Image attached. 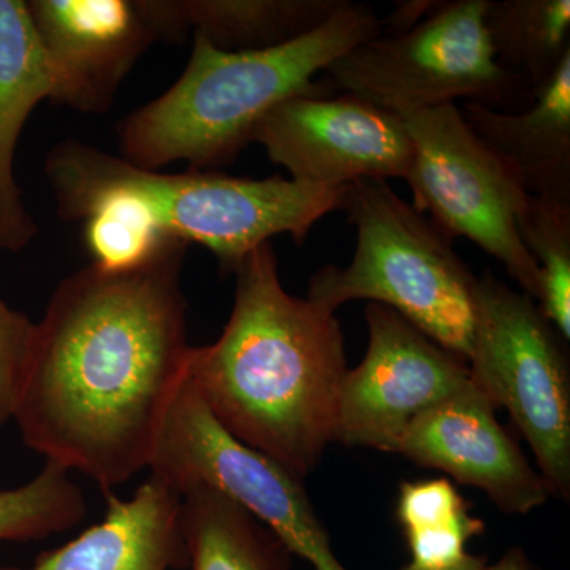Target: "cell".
<instances>
[{
  "mask_svg": "<svg viewBox=\"0 0 570 570\" xmlns=\"http://www.w3.org/2000/svg\"><path fill=\"white\" fill-rule=\"evenodd\" d=\"M487 558L485 557H474V554H468L463 561L459 562V564L453 566V568L441 569V570H485L487 569ZM401 570H428L420 569L417 566L409 564L407 568Z\"/></svg>",
  "mask_w": 570,
  "mask_h": 570,
  "instance_id": "25",
  "label": "cell"
},
{
  "mask_svg": "<svg viewBox=\"0 0 570 570\" xmlns=\"http://www.w3.org/2000/svg\"><path fill=\"white\" fill-rule=\"evenodd\" d=\"M52 78L51 102L99 115L159 33L146 0H31Z\"/></svg>",
  "mask_w": 570,
  "mask_h": 570,
  "instance_id": "12",
  "label": "cell"
},
{
  "mask_svg": "<svg viewBox=\"0 0 570 570\" xmlns=\"http://www.w3.org/2000/svg\"><path fill=\"white\" fill-rule=\"evenodd\" d=\"M45 174L62 219L73 223L81 208L107 195L132 198L165 235L212 250L224 273H235L273 236L305 242L322 217L343 208L347 190L202 170L160 174L77 140L51 149Z\"/></svg>",
  "mask_w": 570,
  "mask_h": 570,
  "instance_id": "4",
  "label": "cell"
},
{
  "mask_svg": "<svg viewBox=\"0 0 570 570\" xmlns=\"http://www.w3.org/2000/svg\"><path fill=\"white\" fill-rule=\"evenodd\" d=\"M346 0H156L165 40L198 33L220 51H262L316 31Z\"/></svg>",
  "mask_w": 570,
  "mask_h": 570,
  "instance_id": "17",
  "label": "cell"
},
{
  "mask_svg": "<svg viewBox=\"0 0 570 570\" xmlns=\"http://www.w3.org/2000/svg\"><path fill=\"white\" fill-rule=\"evenodd\" d=\"M50 66L22 0H0V250L18 253L37 225L14 178L18 141L33 108L52 96Z\"/></svg>",
  "mask_w": 570,
  "mask_h": 570,
  "instance_id": "16",
  "label": "cell"
},
{
  "mask_svg": "<svg viewBox=\"0 0 570 570\" xmlns=\"http://www.w3.org/2000/svg\"><path fill=\"white\" fill-rule=\"evenodd\" d=\"M187 243L138 268L86 266L62 281L37 324L14 409L22 442L104 493L149 468L186 377Z\"/></svg>",
  "mask_w": 570,
  "mask_h": 570,
  "instance_id": "1",
  "label": "cell"
},
{
  "mask_svg": "<svg viewBox=\"0 0 570 570\" xmlns=\"http://www.w3.org/2000/svg\"><path fill=\"white\" fill-rule=\"evenodd\" d=\"M485 570H540L538 566L534 564L527 557L521 549H510L502 554L501 560L494 562V564L487 566Z\"/></svg>",
  "mask_w": 570,
  "mask_h": 570,
  "instance_id": "24",
  "label": "cell"
},
{
  "mask_svg": "<svg viewBox=\"0 0 570 570\" xmlns=\"http://www.w3.org/2000/svg\"><path fill=\"white\" fill-rule=\"evenodd\" d=\"M181 497L149 475L134 497L107 493L100 523L55 550L41 551L29 568L0 570H175L187 568L179 530Z\"/></svg>",
  "mask_w": 570,
  "mask_h": 570,
  "instance_id": "14",
  "label": "cell"
},
{
  "mask_svg": "<svg viewBox=\"0 0 570 570\" xmlns=\"http://www.w3.org/2000/svg\"><path fill=\"white\" fill-rule=\"evenodd\" d=\"M179 530L189 570H291L279 538L242 505L205 485L181 494Z\"/></svg>",
  "mask_w": 570,
  "mask_h": 570,
  "instance_id": "18",
  "label": "cell"
},
{
  "mask_svg": "<svg viewBox=\"0 0 570 570\" xmlns=\"http://www.w3.org/2000/svg\"><path fill=\"white\" fill-rule=\"evenodd\" d=\"M472 384L505 407L551 493L570 498V371L564 340L534 299L490 269L475 285Z\"/></svg>",
  "mask_w": 570,
  "mask_h": 570,
  "instance_id": "7",
  "label": "cell"
},
{
  "mask_svg": "<svg viewBox=\"0 0 570 570\" xmlns=\"http://www.w3.org/2000/svg\"><path fill=\"white\" fill-rule=\"evenodd\" d=\"M148 469L179 497L193 485L219 491L314 569L346 570L302 480L227 433L187 379L165 414Z\"/></svg>",
  "mask_w": 570,
  "mask_h": 570,
  "instance_id": "9",
  "label": "cell"
},
{
  "mask_svg": "<svg viewBox=\"0 0 570 570\" xmlns=\"http://www.w3.org/2000/svg\"><path fill=\"white\" fill-rule=\"evenodd\" d=\"M234 275L230 318L216 343L190 347L186 379L227 433L303 480L335 442L343 330L285 292L269 242Z\"/></svg>",
  "mask_w": 570,
  "mask_h": 570,
  "instance_id": "2",
  "label": "cell"
},
{
  "mask_svg": "<svg viewBox=\"0 0 570 570\" xmlns=\"http://www.w3.org/2000/svg\"><path fill=\"white\" fill-rule=\"evenodd\" d=\"M460 111L528 194L570 202V56L524 110L463 102Z\"/></svg>",
  "mask_w": 570,
  "mask_h": 570,
  "instance_id": "15",
  "label": "cell"
},
{
  "mask_svg": "<svg viewBox=\"0 0 570 570\" xmlns=\"http://www.w3.org/2000/svg\"><path fill=\"white\" fill-rule=\"evenodd\" d=\"M494 61L532 97L570 56V0H489Z\"/></svg>",
  "mask_w": 570,
  "mask_h": 570,
  "instance_id": "19",
  "label": "cell"
},
{
  "mask_svg": "<svg viewBox=\"0 0 570 570\" xmlns=\"http://www.w3.org/2000/svg\"><path fill=\"white\" fill-rule=\"evenodd\" d=\"M497 407L474 384L415 419L395 453L456 482L478 487L508 515H527L551 489L494 417Z\"/></svg>",
  "mask_w": 570,
  "mask_h": 570,
  "instance_id": "13",
  "label": "cell"
},
{
  "mask_svg": "<svg viewBox=\"0 0 570 570\" xmlns=\"http://www.w3.org/2000/svg\"><path fill=\"white\" fill-rule=\"evenodd\" d=\"M365 358L346 371L340 390L335 441L395 453L420 415L471 385L466 360L453 354L396 311L366 306Z\"/></svg>",
  "mask_w": 570,
  "mask_h": 570,
  "instance_id": "10",
  "label": "cell"
},
{
  "mask_svg": "<svg viewBox=\"0 0 570 570\" xmlns=\"http://www.w3.org/2000/svg\"><path fill=\"white\" fill-rule=\"evenodd\" d=\"M412 141L404 181L414 208L450 239L468 238L504 265L538 302L539 268L521 245L517 217L528 194L464 121L456 104L400 115Z\"/></svg>",
  "mask_w": 570,
  "mask_h": 570,
  "instance_id": "8",
  "label": "cell"
},
{
  "mask_svg": "<svg viewBox=\"0 0 570 570\" xmlns=\"http://www.w3.org/2000/svg\"><path fill=\"white\" fill-rule=\"evenodd\" d=\"M381 32L373 7L346 0L316 31L269 50L220 51L194 33L179 80L119 124L124 159L146 170L179 160L194 170L230 164L273 108L316 94L330 63Z\"/></svg>",
  "mask_w": 570,
  "mask_h": 570,
  "instance_id": "3",
  "label": "cell"
},
{
  "mask_svg": "<svg viewBox=\"0 0 570 570\" xmlns=\"http://www.w3.org/2000/svg\"><path fill=\"white\" fill-rule=\"evenodd\" d=\"M487 3L431 2L407 31L381 32L330 63L314 81V91L351 94L396 115L456 100L524 110L534 97L494 61Z\"/></svg>",
  "mask_w": 570,
  "mask_h": 570,
  "instance_id": "6",
  "label": "cell"
},
{
  "mask_svg": "<svg viewBox=\"0 0 570 570\" xmlns=\"http://www.w3.org/2000/svg\"><path fill=\"white\" fill-rule=\"evenodd\" d=\"M36 330V322L0 298V426L13 420Z\"/></svg>",
  "mask_w": 570,
  "mask_h": 570,
  "instance_id": "23",
  "label": "cell"
},
{
  "mask_svg": "<svg viewBox=\"0 0 570 570\" xmlns=\"http://www.w3.org/2000/svg\"><path fill=\"white\" fill-rule=\"evenodd\" d=\"M253 141L294 181L340 187L406 179L412 141L403 119L351 94H299L257 124Z\"/></svg>",
  "mask_w": 570,
  "mask_h": 570,
  "instance_id": "11",
  "label": "cell"
},
{
  "mask_svg": "<svg viewBox=\"0 0 570 570\" xmlns=\"http://www.w3.org/2000/svg\"><path fill=\"white\" fill-rule=\"evenodd\" d=\"M521 245L539 268V309L570 340V202L528 195L517 217Z\"/></svg>",
  "mask_w": 570,
  "mask_h": 570,
  "instance_id": "21",
  "label": "cell"
},
{
  "mask_svg": "<svg viewBox=\"0 0 570 570\" xmlns=\"http://www.w3.org/2000/svg\"><path fill=\"white\" fill-rule=\"evenodd\" d=\"M85 517V493L58 464L45 461L29 482L0 490V542H36L62 534Z\"/></svg>",
  "mask_w": 570,
  "mask_h": 570,
  "instance_id": "22",
  "label": "cell"
},
{
  "mask_svg": "<svg viewBox=\"0 0 570 570\" xmlns=\"http://www.w3.org/2000/svg\"><path fill=\"white\" fill-rule=\"evenodd\" d=\"M341 212L356 230L354 258L318 269L307 299L330 313L354 299L387 306L468 362L478 276L453 239L382 179L347 184Z\"/></svg>",
  "mask_w": 570,
  "mask_h": 570,
  "instance_id": "5",
  "label": "cell"
},
{
  "mask_svg": "<svg viewBox=\"0 0 570 570\" xmlns=\"http://www.w3.org/2000/svg\"><path fill=\"white\" fill-rule=\"evenodd\" d=\"M396 517L420 569L453 568L468 557L469 540L485 531V523L469 513L466 499L448 479L404 482Z\"/></svg>",
  "mask_w": 570,
  "mask_h": 570,
  "instance_id": "20",
  "label": "cell"
}]
</instances>
